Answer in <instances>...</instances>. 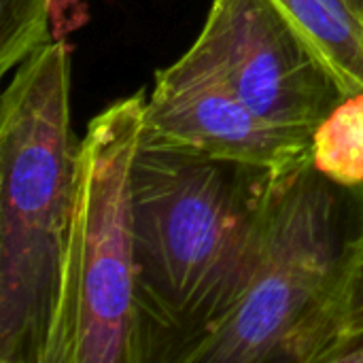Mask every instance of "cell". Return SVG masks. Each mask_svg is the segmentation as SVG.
Here are the masks:
<instances>
[{"mask_svg": "<svg viewBox=\"0 0 363 363\" xmlns=\"http://www.w3.org/2000/svg\"><path fill=\"white\" fill-rule=\"evenodd\" d=\"M349 2H351V4H353V6H355V9H357V11L363 15V0H349Z\"/></svg>", "mask_w": 363, "mask_h": 363, "instance_id": "obj_11", "label": "cell"}, {"mask_svg": "<svg viewBox=\"0 0 363 363\" xmlns=\"http://www.w3.org/2000/svg\"><path fill=\"white\" fill-rule=\"evenodd\" d=\"M277 177L140 147L132 179L138 363H189L232 315Z\"/></svg>", "mask_w": 363, "mask_h": 363, "instance_id": "obj_1", "label": "cell"}, {"mask_svg": "<svg viewBox=\"0 0 363 363\" xmlns=\"http://www.w3.org/2000/svg\"><path fill=\"white\" fill-rule=\"evenodd\" d=\"M359 225L347 196L313 162L277 177L247 289L189 363H296Z\"/></svg>", "mask_w": 363, "mask_h": 363, "instance_id": "obj_4", "label": "cell"}, {"mask_svg": "<svg viewBox=\"0 0 363 363\" xmlns=\"http://www.w3.org/2000/svg\"><path fill=\"white\" fill-rule=\"evenodd\" d=\"M147 96L102 108L79 140L47 363H138L132 179Z\"/></svg>", "mask_w": 363, "mask_h": 363, "instance_id": "obj_3", "label": "cell"}, {"mask_svg": "<svg viewBox=\"0 0 363 363\" xmlns=\"http://www.w3.org/2000/svg\"><path fill=\"white\" fill-rule=\"evenodd\" d=\"M51 0H0V72L51 43Z\"/></svg>", "mask_w": 363, "mask_h": 363, "instance_id": "obj_9", "label": "cell"}, {"mask_svg": "<svg viewBox=\"0 0 363 363\" xmlns=\"http://www.w3.org/2000/svg\"><path fill=\"white\" fill-rule=\"evenodd\" d=\"M79 140L70 49L30 53L0 100V363H47L68 242Z\"/></svg>", "mask_w": 363, "mask_h": 363, "instance_id": "obj_2", "label": "cell"}, {"mask_svg": "<svg viewBox=\"0 0 363 363\" xmlns=\"http://www.w3.org/2000/svg\"><path fill=\"white\" fill-rule=\"evenodd\" d=\"M191 49L264 119L313 134L342 94L270 0H213Z\"/></svg>", "mask_w": 363, "mask_h": 363, "instance_id": "obj_5", "label": "cell"}, {"mask_svg": "<svg viewBox=\"0 0 363 363\" xmlns=\"http://www.w3.org/2000/svg\"><path fill=\"white\" fill-rule=\"evenodd\" d=\"M140 147L287 174L313 162V134L281 128L247 106L191 47L155 72Z\"/></svg>", "mask_w": 363, "mask_h": 363, "instance_id": "obj_6", "label": "cell"}, {"mask_svg": "<svg viewBox=\"0 0 363 363\" xmlns=\"http://www.w3.org/2000/svg\"><path fill=\"white\" fill-rule=\"evenodd\" d=\"M349 200V198H347ZM349 204H351V208H353V213L359 217V221L363 223V191L357 196V198H353V200H349Z\"/></svg>", "mask_w": 363, "mask_h": 363, "instance_id": "obj_10", "label": "cell"}, {"mask_svg": "<svg viewBox=\"0 0 363 363\" xmlns=\"http://www.w3.org/2000/svg\"><path fill=\"white\" fill-rule=\"evenodd\" d=\"M313 166L349 200L363 191V91L342 96L313 132Z\"/></svg>", "mask_w": 363, "mask_h": 363, "instance_id": "obj_8", "label": "cell"}, {"mask_svg": "<svg viewBox=\"0 0 363 363\" xmlns=\"http://www.w3.org/2000/svg\"><path fill=\"white\" fill-rule=\"evenodd\" d=\"M342 96L363 91V15L349 0H270Z\"/></svg>", "mask_w": 363, "mask_h": 363, "instance_id": "obj_7", "label": "cell"}]
</instances>
